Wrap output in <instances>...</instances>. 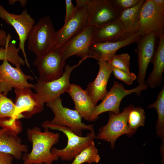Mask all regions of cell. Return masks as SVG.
<instances>
[{
    "label": "cell",
    "instance_id": "obj_1",
    "mask_svg": "<svg viewBox=\"0 0 164 164\" xmlns=\"http://www.w3.org/2000/svg\"><path fill=\"white\" fill-rule=\"evenodd\" d=\"M44 129L42 132L39 127L35 126L27 130L28 139L32 143V147L29 153L23 154V164H52L59 159L51 152V149L58 142L60 135Z\"/></svg>",
    "mask_w": 164,
    "mask_h": 164
},
{
    "label": "cell",
    "instance_id": "obj_2",
    "mask_svg": "<svg viewBox=\"0 0 164 164\" xmlns=\"http://www.w3.org/2000/svg\"><path fill=\"white\" fill-rule=\"evenodd\" d=\"M56 32L50 16L41 18L28 35V49L36 57L47 53L54 47Z\"/></svg>",
    "mask_w": 164,
    "mask_h": 164
},
{
    "label": "cell",
    "instance_id": "obj_3",
    "mask_svg": "<svg viewBox=\"0 0 164 164\" xmlns=\"http://www.w3.org/2000/svg\"><path fill=\"white\" fill-rule=\"evenodd\" d=\"M42 126L44 128L61 132L67 136V144L64 148L58 149L53 146L51 149L53 154L56 155L63 161H69L73 159L95 138H97L94 132H90L85 137L80 136L67 127L53 125L48 120L44 121L42 123Z\"/></svg>",
    "mask_w": 164,
    "mask_h": 164
},
{
    "label": "cell",
    "instance_id": "obj_4",
    "mask_svg": "<svg viewBox=\"0 0 164 164\" xmlns=\"http://www.w3.org/2000/svg\"><path fill=\"white\" fill-rule=\"evenodd\" d=\"M46 105L54 114V118L50 121L52 124L67 127L80 136H82V132L84 130L94 132L93 125H86L83 123L82 117L76 110L63 106L60 96L47 103Z\"/></svg>",
    "mask_w": 164,
    "mask_h": 164
},
{
    "label": "cell",
    "instance_id": "obj_5",
    "mask_svg": "<svg viewBox=\"0 0 164 164\" xmlns=\"http://www.w3.org/2000/svg\"><path fill=\"white\" fill-rule=\"evenodd\" d=\"M86 58L82 59L78 63L73 66L67 64L59 78L49 82H43L38 79L33 85L38 101L44 104L52 101L65 92H67L70 86V77L73 70L79 66Z\"/></svg>",
    "mask_w": 164,
    "mask_h": 164
},
{
    "label": "cell",
    "instance_id": "obj_6",
    "mask_svg": "<svg viewBox=\"0 0 164 164\" xmlns=\"http://www.w3.org/2000/svg\"><path fill=\"white\" fill-rule=\"evenodd\" d=\"M148 87L145 84L138 85L136 87L131 89L126 90L122 84L114 81L113 85L102 101L95 106L89 121H95L100 114L105 112H111L116 114L120 113L121 102L126 96L133 93H136L139 95L142 91L146 90Z\"/></svg>",
    "mask_w": 164,
    "mask_h": 164
},
{
    "label": "cell",
    "instance_id": "obj_7",
    "mask_svg": "<svg viewBox=\"0 0 164 164\" xmlns=\"http://www.w3.org/2000/svg\"><path fill=\"white\" fill-rule=\"evenodd\" d=\"M76 7V10L72 17L64 23L61 28L56 31L53 48H61L89 26L88 5Z\"/></svg>",
    "mask_w": 164,
    "mask_h": 164
},
{
    "label": "cell",
    "instance_id": "obj_8",
    "mask_svg": "<svg viewBox=\"0 0 164 164\" xmlns=\"http://www.w3.org/2000/svg\"><path fill=\"white\" fill-rule=\"evenodd\" d=\"M65 64L60 48H53L45 54L36 57L33 63L38 71V80L43 82H49L60 77L63 73Z\"/></svg>",
    "mask_w": 164,
    "mask_h": 164
},
{
    "label": "cell",
    "instance_id": "obj_9",
    "mask_svg": "<svg viewBox=\"0 0 164 164\" xmlns=\"http://www.w3.org/2000/svg\"><path fill=\"white\" fill-rule=\"evenodd\" d=\"M164 8L152 3L151 0H145L140 12L138 33L143 36L150 33L157 37L164 33Z\"/></svg>",
    "mask_w": 164,
    "mask_h": 164
},
{
    "label": "cell",
    "instance_id": "obj_10",
    "mask_svg": "<svg viewBox=\"0 0 164 164\" xmlns=\"http://www.w3.org/2000/svg\"><path fill=\"white\" fill-rule=\"evenodd\" d=\"M0 18L8 25L12 26L16 31L19 40V48L21 50L26 64L29 67L25 50V44L28 35L35 24L34 19L25 9L19 14L8 12L0 3Z\"/></svg>",
    "mask_w": 164,
    "mask_h": 164
},
{
    "label": "cell",
    "instance_id": "obj_11",
    "mask_svg": "<svg viewBox=\"0 0 164 164\" xmlns=\"http://www.w3.org/2000/svg\"><path fill=\"white\" fill-rule=\"evenodd\" d=\"M133 106L132 104L129 105L118 114L109 112L108 122L99 129L96 136L97 138L109 142L111 148L114 149L115 143L118 138L128 133V116Z\"/></svg>",
    "mask_w": 164,
    "mask_h": 164
},
{
    "label": "cell",
    "instance_id": "obj_12",
    "mask_svg": "<svg viewBox=\"0 0 164 164\" xmlns=\"http://www.w3.org/2000/svg\"><path fill=\"white\" fill-rule=\"evenodd\" d=\"M33 79L24 73L21 68L14 67L7 61H3L0 65V93L7 96L13 88H33V84L28 82Z\"/></svg>",
    "mask_w": 164,
    "mask_h": 164
},
{
    "label": "cell",
    "instance_id": "obj_13",
    "mask_svg": "<svg viewBox=\"0 0 164 164\" xmlns=\"http://www.w3.org/2000/svg\"><path fill=\"white\" fill-rule=\"evenodd\" d=\"M88 24L99 27L119 20L121 12L110 0H90Z\"/></svg>",
    "mask_w": 164,
    "mask_h": 164
},
{
    "label": "cell",
    "instance_id": "obj_14",
    "mask_svg": "<svg viewBox=\"0 0 164 164\" xmlns=\"http://www.w3.org/2000/svg\"><path fill=\"white\" fill-rule=\"evenodd\" d=\"M14 91L16 107L15 115L16 119L29 118L43 111L44 104L38 101L36 94L31 88H14Z\"/></svg>",
    "mask_w": 164,
    "mask_h": 164
},
{
    "label": "cell",
    "instance_id": "obj_15",
    "mask_svg": "<svg viewBox=\"0 0 164 164\" xmlns=\"http://www.w3.org/2000/svg\"><path fill=\"white\" fill-rule=\"evenodd\" d=\"M95 26L89 25L82 32L73 38L61 49L65 61L76 55L83 58H93L90 47L92 43Z\"/></svg>",
    "mask_w": 164,
    "mask_h": 164
},
{
    "label": "cell",
    "instance_id": "obj_16",
    "mask_svg": "<svg viewBox=\"0 0 164 164\" xmlns=\"http://www.w3.org/2000/svg\"><path fill=\"white\" fill-rule=\"evenodd\" d=\"M157 36L153 33L142 36L136 42L135 50L138 56V72L137 81L139 85L145 83V78L148 67L155 55V49Z\"/></svg>",
    "mask_w": 164,
    "mask_h": 164
},
{
    "label": "cell",
    "instance_id": "obj_17",
    "mask_svg": "<svg viewBox=\"0 0 164 164\" xmlns=\"http://www.w3.org/2000/svg\"><path fill=\"white\" fill-rule=\"evenodd\" d=\"M99 69L94 80L89 83L85 90L96 106L98 101L102 100L108 91L107 84L113 67L108 61L97 60Z\"/></svg>",
    "mask_w": 164,
    "mask_h": 164
},
{
    "label": "cell",
    "instance_id": "obj_18",
    "mask_svg": "<svg viewBox=\"0 0 164 164\" xmlns=\"http://www.w3.org/2000/svg\"><path fill=\"white\" fill-rule=\"evenodd\" d=\"M18 135L9 129H0V152L10 154L19 160L29 149L26 145L22 143V140Z\"/></svg>",
    "mask_w": 164,
    "mask_h": 164
},
{
    "label": "cell",
    "instance_id": "obj_19",
    "mask_svg": "<svg viewBox=\"0 0 164 164\" xmlns=\"http://www.w3.org/2000/svg\"><path fill=\"white\" fill-rule=\"evenodd\" d=\"M141 36L137 33L126 40L113 42L93 43L89 49L93 58L108 61L120 49L136 42Z\"/></svg>",
    "mask_w": 164,
    "mask_h": 164
},
{
    "label": "cell",
    "instance_id": "obj_20",
    "mask_svg": "<svg viewBox=\"0 0 164 164\" xmlns=\"http://www.w3.org/2000/svg\"><path fill=\"white\" fill-rule=\"evenodd\" d=\"M67 93L74 102L75 110L82 118L89 121L96 106L85 90L78 85L71 84Z\"/></svg>",
    "mask_w": 164,
    "mask_h": 164
},
{
    "label": "cell",
    "instance_id": "obj_21",
    "mask_svg": "<svg viewBox=\"0 0 164 164\" xmlns=\"http://www.w3.org/2000/svg\"><path fill=\"white\" fill-rule=\"evenodd\" d=\"M145 0H140L135 5L121 12L119 19L124 28L122 40H126L138 33L140 12Z\"/></svg>",
    "mask_w": 164,
    "mask_h": 164
},
{
    "label": "cell",
    "instance_id": "obj_22",
    "mask_svg": "<svg viewBox=\"0 0 164 164\" xmlns=\"http://www.w3.org/2000/svg\"><path fill=\"white\" fill-rule=\"evenodd\" d=\"M124 28L119 20L99 27H95L92 43L122 41Z\"/></svg>",
    "mask_w": 164,
    "mask_h": 164
},
{
    "label": "cell",
    "instance_id": "obj_23",
    "mask_svg": "<svg viewBox=\"0 0 164 164\" xmlns=\"http://www.w3.org/2000/svg\"><path fill=\"white\" fill-rule=\"evenodd\" d=\"M159 45L151 62L153 67L146 81L145 84L151 88L159 87L163 81L164 70V33L159 37Z\"/></svg>",
    "mask_w": 164,
    "mask_h": 164
},
{
    "label": "cell",
    "instance_id": "obj_24",
    "mask_svg": "<svg viewBox=\"0 0 164 164\" xmlns=\"http://www.w3.org/2000/svg\"><path fill=\"white\" fill-rule=\"evenodd\" d=\"M149 108H155L156 110L158 119L155 128L158 137L160 138L164 144V86L160 91L157 99L148 106Z\"/></svg>",
    "mask_w": 164,
    "mask_h": 164
},
{
    "label": "cell",
    "instance_id": "obj_25",
    "mask_svg": "<svg viewBox=\"0 0 164 164\" xmlns=\"http://www.w3.org/2000/svg\"><path fill=\"white\" fill-rule=\"evenodd\" d=\"M145 119L144 110L141 107L134 106L128 116V132L127 135L131 137L136 132L139 127L144 126Z\"/></svg>",
    "mask_w": 164,
    "mask_h": 164
},
{
    "label": "cell",
    "instance_id": "obj_26",
    "mask_svg": "<svg viewBox=\"0 0 164 164\" xmlns=\"http://www.w3.org/2000/svg\"><path fill=\"white\" fill-rule=\"evenodd\" d=\"M14 41L10 42L5 47H0V60H7L14 65L15 67L21 68L25 62L19 55V48H17Z\"/></svg>",
    "mask_w": 164,
    "mask_h": 164
},
{
    "label": "cell",
    "instance_id": "obj_27",
    "mask_svg": "<svg viewBox=\"0 0 164 164\" xmlns=\"http://www.w3.org/2000/svg\"><path fill=\"white\" fill-rule=\"evenodd\" d=\"M100 159L98 150L93 141L74 158L71 164L97 163Z\"/></svg>",
    "mask_w": 164,
    "mask_h": 164
},
{
    "label": "cell",
    "instance_id": "obj_28",
    "mask_svg": "<svg viewBox=\"0 0 164 164\" xmlns=\"http://www.w3.org/2000/svg\"><path fill=\"white\" fill-rule=\"evenodd\" d=\"M16 107L13 101L0 93V118H11L15 120Z\"/></svg>",
    "mask_w": 164,
    "mask_h": 164
},
{
    "label": "cell",
    "instance_id": "obj_29",
    "mask_svg": "<svg viewBox=\"0 0 164 164\" xmlns=\"http://www.w3.org/2000/svg\"><path fill=\"white\" fill-rule=\"evenodd\" d=\"M130 58V55L127 53L116 54L108 61L113 68L129 73Z\"/></svg>",
    "mask_w": 164,
    "mask_h": 164
},
{
    "label": "cell",
    "instance_id": "obj_30",
    "mask_svg": "<svg viewBox=\"0 0 164 164\" xmlns=\"http://www.w3.org/2000/svg\"><path fill=\"white\" fill-rule=\"evenodd\" d=\"M0 127L12 130L18 134L23 129L22 124L19 121L9 118H0Z\"/></svg>",
    "mask_w": 164,
    "mask_h": 164
},
{
    "label": "cell",
    "instance_id": "obj_31",
    "mask_svg": "<svg viewBox=\"0 0 164 164\" xmlns=\"http://www.w3.org/2000/svg\"><path fill=\"white\" fill-rule=\"evenodd\" d=\"M112 72L116 79L128 85L132 84L137 77L133 73H126L116 68H113Z\"/></svg>",
    "mask_w": 164,
    "mask_h": 164
},
{
    "label": "cell",
    "instance_id": "obj_32",
    "mask_svg": "<svg viewBox=\"0 0 164 164\" xmlns=\"http://www.w3.org/2000/svg\"><path fill=\"white\" fill-rule=\"evenodd\" d=\"M140 0H110L111 3L121 12L131 8L137 4Z\"/></svg>",
    "mask_w": 164,
    "mask_h": 164
},
{
    "label": "cell",
    "instance_id": "obj_33",
    "mask_svg": "<svg viewBox=\"0 0 164 164\" xmlns=\"http://www.w3.org/2000/svg\"><path fill=\"white\" fill-rule=\"evenodd\" d=\"M66 12L65 17L64 23L69 20L73 15L76 10V6H74L71 0H66Z\"/></svg>",
    "mask_w": 164,
    "mask_h": 164
},
{
    "label": "cell",
    "instance_id": "obj_34",
    "mask_svg": "<svg viewBox=\"0 0 164 164\" xmlns=\"http://www.w3.org/2000/svg\"><path fill=\"white\" fill-rule=\"evenodd\" d=\"M11 37L4 30L0 29V46L5 47L10 43Z\"/></svg>",
    "mask_w": 164,
    "mask_h": 164
},
{
    "label": "cell",
    "instance_id": "obj_35",
    "mask_svg": "<svg viewBox=\"0 0 164 164\" xmlns=\"http://www.w3.org/2000/svg\"><path fill=\"white\" fill-rule=\"evenodd\" d=\"M14 159L10 154L0 152V164H12Z\"/></svg>",
    "mask_w": 164,
    "mask_h": 164
},
{
    "label": "cell",
    "instance_id": "obj_36",
    "mask_svg": "<svg viewBox=\"0 0 164 164\" xmlns=\"http://www.w3.org/2000/svg\"><path fill=\"white\" fill-rule=\"evenodd\" d=\"M90 0H76V6L81 7L87 6L88 5Z\"/></svg>",
    "mask_w": 164,
    "mask_h": 164
},
{
    "label": "cell",
    "instance_id": "obj_37",
    "mask_svg": "<svg viewBox=\"0 0 164 164\" xmlns=\"http://www.w3.org/2000/svg\"><path fill=\"white\" fill-rule=\"evenodd\" d=\"M151 1L155 5L161 8H164V0H151Z\"/></svg>",
    "mask_w": 164,
    "mask_h": 164
},
{
    "label": "cell",
    "instance_id": "obj_38",
    "mask_svg": "<svg viewBox=\"0 0 164 164\" xmlns=\"http://www.w3.org/2000/svg\"><path fill=\"white\" fill-rule=\"evenodd\" d=\"M164 144H162V145L161 146L160 148V152L162 156L161 162L162 164H163L164 163Z\"/></svg>",
    "mask_w": 164,
    "mask_h": 164
},
{
    "label": "cell",
    "instance_id": "obj_39",
    "mask_svg": "<svg viewBox=\"0 0 164 164\" xmlns=\"http://www.w3.org/2000/svg\"><path fill=\"white\" fill-rule=\"evenodd\" d=\"M140 164H149V163H141Z\"/></svg>",
    "mask_w": 164,
    "mask_h": 164
},
{
    "label": "cell",
    "instance_id": "obj_40",
    "mask_svg": "<svg viewBox=\"0 0 164 164\" xmlns=\"http://www.w3.org/2000/svg\"><path fill=\"white\" fill-rule=\"evenodd\" d=\"M43 164V163H40V164Z\"/></svg>",
    "mask_w": 164,
    "mask_h": 164
}]
</instances>
